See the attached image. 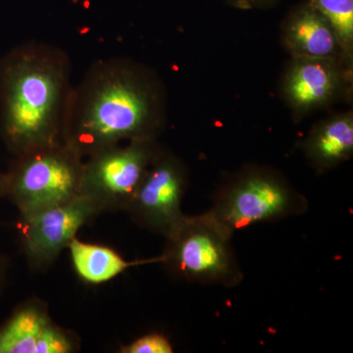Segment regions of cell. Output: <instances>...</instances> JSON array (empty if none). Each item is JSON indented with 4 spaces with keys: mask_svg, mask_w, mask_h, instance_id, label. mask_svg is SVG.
<instances>
[{
    "mask_svg": "<svg viewBox=\"0 0 353 353\" xmlns=\"http://www.w3.org/2000/svg\"><path fill=\"white\" fill-rule=\"evenodd\" d=\"M3 174V196L32 214L79 196L83 158L63 143L16 157Z\"/></svg>",
    "mask_w": 353,
    "mask_h": 353,
    "instance_id": "cell-5",
    "label": "cell"
},
{
    "mask_svg": "<svg viewBox=\"0 0 353 353\" xmlns=\"http://www.w3.org/2000/svg\"><path fill=\"white\" fill-rule=\"evenodd\" d=\"M187 185L182 163L159 152L126 212L138 226L165 238L185 216L182 202Z\"/></svg>",
    "mask_w": 353,
    "mask_h": 353,
    "instance_id": "cell-8",
    "label": "cell"
},
{
    "mask_svg": "<svg viewBox=\"0 0 353 353\" xmlns=\"http://www.w3.org/2000/svg\"><path fill=\"white\" fill-rule=\"evenodd\" d=\"M284 32L288 48L296 58L334 60L341 51L333 26L310 0L290 11Z\"/></svg>",
    "mask_w": 353,
    "mask_h": 353,
    "instance_id": "cell-10",
    "label": "cell"
},
{
    "mask_svg": "<svg viewBox=\"0 0 353 353\" xmlns=\"http://www.w3.org/2000/svg\"><path fill=\"white\" fill-rule=\"evenodd\" d=\"M99 215L87 199L79 196L59 205L20 216L18 236L31 270L48 271L79 230Z\"/></svg>",
    "mask_w": 353,
    "mask_h": 353,
    "instance_id": "cell-7",
    "label": "cell"
},
{
    "mask_svg": "<svg viewBox=\"0 0 353 353\" xmlns=\"http://www.w3.org/2000/svg\"><path fill=\"white\" fill-rule=\"evenodd\" d=\"M231 236L208 212L183 216L165 236L158 262L172 275L188 282L236 287L243 282Z\"/></svg>",
    "mask_w": 353,
    "mask_h": 353,
    "instance_id": "cell-3",
    "label": "cell"
},
{
    "mask_svg": "<svg viewBox=\"0 0 353 353\" xmlns=\"http://www.w3.org/2000/svg\"><path fill=\"white\" fill-rule=\"evenodd\" d=\"M75 334L53 322L48 305L32 297L20 304L0 327V353H72Z\"/></svg>",
    "mask_w": 353,
    "mask_h": 353,
    "instance_id": "cell-9",
    "label": "cell"
},
{
    "mask_svg": "<svg viewBox=\"0 0 353 353\" xmlns=\"http://www.w3.org/2000/svg\"><path fill=\"white\" fill-rule=\"evenodd\" d=\"M155 112L145 81L127 67L109 65L88 83L78 112L64 121L62 143L83 158L124 141L154 139Z\"/></svg>",
    "mask_w": 353,
    "mask_h": 353,
    "instance_id": "cell-2",
    "label": "cell"
},
{
    "mask_svg": "<svg viewBox=\"0 0 353 353\" xmlns=\"http://www.w3.org/2000/svg\"><path fill=\"white\" fill-rule=\"evenodd\" d=\"M174 352L171 341L161 333H150L139 336L126 345L120 347L121 353H172Z\"/></svg>",
    "mask_w": 353,
    "mask_h": 353,
    "instance_id": "cell-15",
    "label": "cell"
},
{
    "mask_svg": "<svg viewBox=\"0 0 353 353\" xmlns=\"http://www.w3.org/2000/svg\"><path fill=\"white\" fill-rule=\"evenodd\" d=\"M77 275L88 284L99 285L113 280L139 262L123 259L113 248L83 243L77 236L67 246Z\"/></svg>",
    "mask_w": 353,
    "mask_h": 353,
    "instance_id": "cell-13",
    "label": "cell"
},
{
    "mask_svg": "<svg viewBox=\"0 0 353 353\" xmlns=\"http://www.w3.org/2000/svg\"><path fill=\"white\" fill-rule=\"evenodd\" d=\"M304 152L317 170H328L347 161L353 153V119L350 114L323 122L309 134Z\"/></svg>",
    "mask_w": 353,
    "mask_h": 353,
    "instance_id": "cell-12",
    "label": "cell"
},
{
    "mask_svg": "<svg viewBox=\"0 0 353 353\" xmlns=\"http://www.w3.org/2000/svg\"><path fill=\"white\" fill-rule=\"evenodd\" d=\"M340 81L334 59L296 58L285 81V95L294 108L308 110L329 101Z\"/></svg>",
    "mask_w": 353,
    "mask_h": 353,
    "instance_id": "cell-11",
    "label": "cell"
},
{
    "mask_svg": "<svg viewBox=\"0 0 353 353\" xmlns=\"http://www.w3.org/2000/svg\"><path fill=\"white\" fill-rule=\"evenodd\" d=\"M159 150L153 139L128 141L102 150L83 162L79 196L95 210L126 212Z\"/></svg>",
    "mask_w": 353,
    "mask_h": 353,
    "instance_id": "cell-6",
    "label": "cell"
},
{
    "mask_svg": "<svg viewBox=\"0 0 353 353\" xmlns=\"http://www.w3.org/2000/svg\"><path fill=\"white\" fill-rule=\"evenodd\" d=\"M333 26L341 52L352 57L353 44V0H310Z\"/></svg>",
    "mask_w": 353,
    "mask_h": 353,
    "instance_id": "cell-14",
    "label": "cell"
},
{
    "mask_svg": "<svg viewBox=\"0 0 353 353\" xmlns=\"http://www.w3.org/2000/svg\"><path fill=\"white\" fill-rule=\"evenodd\" d=\"M233 6L241 8H254V7L264 6L270 4L273 0H230Z\"/></svg>",
    "mask_w": 353,
    "mask_h": 353,
    "instance_id": "cell-16",
    "label": "cell"
},
{
    "mask_svg": "<svg viewBox=\"0 0 353 353\" xmlns=\"http://www.w3.org/2000/svg\"><path fill=\"white\" fill-rule=\"evenodd\" d=\"M65 65L41 50L0 61V137L16 157L62 143Z\"/></svg>",
    "mask_w": 353,
    "mask_h": 353,
    "instance_id": "cell-1",
    "label": "cell"
},
{
    "mask_svg": "<svg viewBox=\"0 0 353 353\" xmlns=\"http://www.w3.org/2000/svg\"><path fill=\"white\" fill-rule=\"evenodd\" d=\"M4 197L3 196V175L0 174V199Z\"/></svg>",
    "mask_w": 353,
    "mask_h": 353,
    "instance_id": "cell-18",
    "label": "cell"
},
{
    "mask_svg": "<svg viewBox=\"0 0 353 353\" xmlns=\"http://www.w3.org/2000/svg\"><path fill=\"white\" fill-rule=\"evenodd\" d=\"M308 208L307 199L278 174L250 169L220 188L208 213L234 236L252 225L303 215Z\"/></svg>",
    "mask_w": 353,
    "mask_h": 353,
    "instance_id": "cell-4",
    "label": "cell"
},
{
    "mask_svg": "<svg viewBox=\"0 0 353 353\" xmlns=\"http://www.w3.org/2000/svg\"><path fill=\"white\" fill-rule=\"evenodd\" d=\"M9 262L6 256L0 253V292L6 283L7 271H8Z\"/></svg>",
    "mask_w": 353,
    "mask_h": 353,
    "instance_id": "cell-17",
    "label": "cell"
}]
</instances>
